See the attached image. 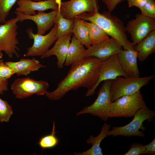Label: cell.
Listing matches in <instances>:
<instances>
[{
	"label": "cell",
	"instance_id": "cell-30",
	"mask_svg": "<svg viewBox=\"0 0 155 155\" xmlns=\"http://www.w3.org/2000/svg\"><path fill=\"white\" fill-rule=\"evenodd\" d=\"M145 146L140 143L132 144L129 150L124 154V155H140L144 154Z\"/></svg>",
	"mask_w": 155,
	"mask_h": 155
},
{
	"label": "cell",
	"instance_id": "cell-26",
	"mask_svg": "<svg viewBox=\"0 0 155 155\" xmlns=\"http://www.w3.org/2000/svg\"><path fill=\"white\" fill-rule=\"evenodd\" d=\"M13 114L11 106L7 101L0 98V122H8Z\"/></svg>",
	"mask_w": 155,
	"mask_h": 155
},
{
	"label": "cell",
	"instance_id": "cell-23",
	"mask_svg": "<svg viewBox=\"0 0 155 155\" xmlns=\"http://www.w3.org/2000/svg\"><path fill=\"white\" fill-rule=\"evenodd\" d=\"M61 5H58V11L57 16V38L72 33L74 19H68L63 16L60 12Z\"/></svg>",
	"mask_w": 155,
	"mask_h": 155
},
{
	"label": "cell",
	"instance_id": "cell-6",
	"mask_svg": "<svg viewBox=\"0 0 155 155\" xmlns=\"http://www.w3.org/2000/svg\"><path fill=\"white\" fill-rule=\"evenodd\" d=\"M155 116V112L146 106L139 109L134 115L132 121L127 125L121 127H114L109 130L107 135L117 136H137L143 137L144 133L140 130L143 127V123L145 120L150 119Z\"/></svg>",
	"mask_w": 155,
	"mask_h": 155
},
{
	"label": "cell",
	"instance_id": "cell-12",
	"mask_svg": "<svg viewBox=\"0 0 155 155\" xmlns=\"http://www.w3.org/2000/svg\"><path fill=\"white\" fill-rule=\"evenodd\" d=\"M129 76L122 69L119 62L117 54L111 56L107 60L103 62L98 81L91 90L87 91L85 96L88 97L92 95L95 90L102 82L108 80H113L117 77Z\"/></svg>",
	"mask_w": 155,
	"mask_h": 155
},
{
	"label": "cell",
	"instance_id": "cell-28",
	"mask_svg": "<svg viewBox=\"0 0 155 155\" xmlns=\"http://www.w3.org/2000/svg\"><path fill=\"white\" fill-rule=\"evenodd\" d=\"M142 15L155 19V1L148 0L145 4L140 9Z\"/></svg>",
	"mask_w": 155,
	"mask_h": 155
},
{
	"label": "cell",
	"instance_id": "cell-36",
	"mask_svg": "<svg viewBox=\"0 0 155 155\" xmlns=\"http://www.w3.org/2000/svg\"><path fill=\"white\" fill-rule=\"evenodd\" d=\"M32 1H44L47 0H32Z\"/></svg>",
	"mask_w": 155,
	"mask_h": 155
},
{
	"label": "cell",
	"instance_id": "cell-18",
	"mask_svg": "<svg viewBox=\"0 0 155 155\" xmlns=\"http://www.w3.org/2000/svg\"><path fill=\"white\" fill-rule=\"evenodd\" d=\"M5 63L13 69L18 76H26L32 72L38 71L40 68L46 67L34 58L21 59L17 61Z\"/></svg>",
	"mask_w": 155,
	"mask_h": 155
},
{
	"label": "cell",
	"instance_id": "cell-1",
	"mask_svg": "<svg viewBox=\"0 0 155 155\" xmlns=\"http://www.w3.org/2000/svg\"><path fill=\"white\" fill-rule=\"evenodd\" d=\"M103 62L93 57L83 59L71 65L66 77L58 84L54 91H47L45 95L49 100H58L72 90L80 87L92 89L98 80Z\"/></svg>",
	"mask_w": 155,
	"mask_h": 155
},
{
	"label": "cell",
	"instance_id": "cell-13",
	"mask_svg": "<svg viewBox=\"0 0 155 155\" xmlns=\"http://www.w3.org/2000/svg\"><path fill=\"white\" fill-rule=\"evenodd\" d=\"M58 11V9L53 10L48 13L37 11V13L34 15H27L16 11L14 13L19 22L26 20L33 21L37 26L36 33L44 35L47 31L53 28L57 22Z\"/></svg>",
	"mask_w": 155,
	"mask_h": 155
},
{
	"label": "cell",
	"instance_id": "cell-17",
	"mask_svg": "<svg viewBox=\"0 0 155 155\" xmlns=\"http://www.w3.org/2000/svg\"><path fill=\"white\" fill-rule=\"evenodd\" d=\"M137 52L135 50H123L122 49L117 54L121 67L129 76L140 77L137 63Z\"/></svg>",
	"mask_w": 155,
	"mask_h": 155
},
{
	"label": "cell",
	"instance_id": "cell-20",
	"mask_svg": "<svg viewBox=\"0 0 155 155\" xmlns=\"http://www.w3.org/2000/svg\"><path fill=\"white\" fill-rule=\"evenodd\" d=\"M84 46L73 34L64 65L69 66L83 59L86 50Z\"/></svg>",
	"mask_w": 155,
	"mask_h": 155
},
{
	"label": "cell",
	"instance_id": "cell-24",
	"mask_svg": "<svg viewBox=\"0 0 155 155\" xmlns=\"http://www.w3.org/2000/svg\"><path fill=\"white\" fill-rule=\"evenodd\" d=\"M84 22L88 28L91 45L109 38V36L96 24L84 20Z\"/></svg>",
	"mask_w": 155,
	"mask_h": 155
},
{
	"label": "cell",
	"instance_id": "cell-35",
	"mask_svg": "<svg viewBox=\"0 0 155 155\" xmlns=\"http://www.w3.org/2000/svg\"><path fill=\"white\" fill-rule=\"evenodd\" d=\"M3 55L2 53V52L0 51V59H1Z\"/></svg>",
	"mask_w": 155,
	"mask_h": 155
},
{
	"label": "cell",
	"instance_id": "cell-15",
	"mask_svg": "<svg viewBox=\"0 0 155 155\" xmlns=\"http://www.w3.org/2000/svg\"><path fill=\"white\" fill-rule=\"evenodd\" d=\"M18 7L16 11L27 15H34L36 11H44L51 9L57 10L58 5L56 0L35 1L32 0H19L16 2Z\"/></svg>",
	"mask_w": 155,
	"mask_h": 155
},
{
	"label": "cell",
	"instance_id": "cell-4",
	"mask_svg": "<svg viewBox=\"0 0 155 155\" xmlns=\"http://www.w3.org/2000/svg\"><path fill=\"white\" fill-rule=\"evenodd\" d=\"M154 77V75L143 77H117L112 80L110 86L112 102L121 96L131 95L140 90Z\"/></svg>",
	"mask_w": 155,
	"mask_h": 155
},
{
	"label": "cell",
	"instance_id": "cell-22",
	"mask_svg": "<svg viewBox=\"0 0 155 155\" xmlns=\"http://www.w3.org/2000/svg\"><path fill=\"white\" fill-rule=\"evenodd\" d=\"M72 33L76 38L87 48L91 46L87 27L84 20L78 16L74 18Z\"/></svg>",
	"mask_w": 155,
	"mask_h": 155
},
{
	"label": "cell",
	"instance_id": "cell-33",
	"mask_svg": "<svg viewBox=\"0 0 155 155\" xmlns=\"http://www.w3.org/2000/svg\"><path fill=\"white\" fill-rule=\"evenodd\" d=\"M144 154L155 155V138L150 143L145 145Z\"/></svg>",
	"mask_w": 155,
	"mask_h": 155
},
{
	"label": "cell",
	"instance_id": "cell-3",
	"mask_svg": "<svg viewBox=\"0 0 155 155\" xmlns=\"http://www.w3.org/2000/svg\"><path fill=\"white\" fill-rule=\"evenodd\" d=\"M112 80L103 81L97 93V97L91 105L77 113L76 115L89 114L106 121L109 118L111 97L110 91Z\"/></svg>",
	"mask_w": 155,
	"mask_h": 155
},
{
	"label": "cell",
	"instance_id": "cell-19",
	"mask_svg": "<svg viewBox=\"0 0 155 155\" xmlns=\"http://www.w3.org/2000/svg\"><path fill=\"white\" fill-rule=\"evenodd\" d=\"M111 125L105 123L102 126L101 131L98 135L94 137L90 135L86 141L88 144H92V146L88 150L82 152H74L76 155H102L100 144L102 141L108 136L107 133L110 130Z\"/></svg>",
	"mask_w": 155,
	"mask_h": 155
},
{
	"label": "cell",
	"instance_id": "cell-21",
	"mask_svg": "<svg viewBox=\"0 0 155 155\" xmlns=\"http://www.w3.org/2000/svg\"><path fill=\"white\" fill-rule=\"evenodd\" d=\"M138 53L137 59L140 62L145 60L148 57L155 52V30L134 46Z\"/></svg>",
	"mask_w": 155,
	"mask_h": 155
},
{
	"label": "cell",
	"instance_id": "cell-34",
	"mask_svg": "<svg viewBox=\"0 0 155 155\" xmlns=\"http://www.w3.org/2000/svg\"><path fill=\"white\" fill-rule=\"evenodd\" d=\"M8 80H4L0 78V94H4L8 90Z\"/></svg>",
	"mask_w": 155,
	"mask_h": 155
},
{
	"label": "cell",
	"instance_id": "cell-7",
	"mask_svg": "<svg viewBox=\"0 0 155 155\" xmlns=\"http://www.w3.org/2000/svg\"><path fill=\"white\" fill-rule=\"evenodd\" d=\"M18 22L16 17L6 20L0 25V51H3L10 58L13 55L18 57L20 49L17 45L19 41L18 34Z\"/></svg>",
	"mask_w": 155,
	"mask_h": 155
},
{
	"label": "cell",
	"instance_id": "cell-10",
	"mask_svg": "<svg viewBox=\"0 0 155 155\" xmlns=\"http://www.w3.org/2000/svg\"><path fill=\"white\" fill-rule=\"evenodd\" d=\"M134 46L150 32L155 30V19L137 14L134 19L129 21L125 26Z\"/></svg>",
	"mask_w": 155,
	"mask_h": 155
},
{
	"label": "cell",
	"instance_id": "cell-11",
	"mask_svg": "<svg viewBox=\"0 0 155 155\" xmlns=\"http://www.w3.org/2000/svg\"><path fill=\"white\" fill-rule=\"evenodd\" d=\"M99 9L98 0H70L61 2L60 12L65 18L73 19L81 13L93 14Z\"/></svg>",
	"mask_w": 155,
	"mask_h": 155
},
{
	"label": "cell",
	"instance_id": "cell-32",
	"mask_svg": "<svg viewBox=\"0 0 155 155\" xmlns=\"http://www.w3.org/2000/svg\"><path fill=\"white\" fill-rule=\"evenodd\" d=\"M128 7H136L139 9L142 7L147 2L148 0H126Z\"/></svg>",
	"mask_w": 155,
	"mask_h": 155
},
{
	"label": "cell",
	"instance_id": "cell-9",
	"mask_svg": "<svg viewBox=\"0 0 155 155\" xmlns=\"http://www.w3.org/2000/svg\"><path fill=\"white\" fill-rule=\"evenodd\" d=\"M57 24L55 23L49 32L46 35L35 34L32 28H28L26 32L29 38L33 40L32 46L27 49L26 56H41L47 51L57 39L56 36Z\"/></svg>",
	"mask_w": 155,
	"mask_h": 155
},
{
	"label": "cell",
	"instance_id": "cell-31",
	"mask_svg": "<svg viewBox=\"0 0 155 155\" xmlns=\"http://www.w3.org/2000/svg\"><path fill=\"white\" fill-rule=\"evenodd\" d=\"M123 0H101L102 2L106 6L108 11L111 12L113 11Z\"/></svg>",
	"mask_w": 155,
	"mask_h": 155
},
{
	"label": "cell",
	"instance_id": "cell-29",
	"mask_svg": "<svg viewBox=\"0 0 155 155\" xmlns=\"http://www.w3.org/2000/svg\"><path fill=\"white\" fill-rule=\"evenodd\" d=\"M15 74L13 69L3 61L0 59V78L4 80H8Z\"/></svg>",
	"mask_w": 155,
	"mask_h": 155
},
{
	"label": "cell",
	"instance_id": "cell-2",
	"mask_svg": "<svg viewBox=\"0 0 155 155\" xmlns=\"http://www.w3.org/2000/svg\"><path fill=\"white\" fill-rule=\"evenodd\" d=\"M77 16L98 25L108 36L118 42L124 49L135 50V46L128 39L123 22L111 12L104 11L100 13L98 12L93 14L83 13Z\"/></svg>",
	"mask_w": 155,
	"mask_h": 155
},
{
	"label": "cell",
	"instance_id": "cell-5",
	"mask_svg": "<svg viewBox=\"0 0 155 155\" xmlns=\"http://www.w3.org/2000/svg\"><path fill=\"white\" fill-rule=\"evenodd\" d=\"M140 90L121 96L112 102L109 117H132L140 108L146 106Z\"/></svg>",
	"mask_w": 155,
	"mask_h": 155
},
{
	"label": "cell",
	"instance_id": "cell-25",
	"mask_svg": "<svg viewBox=\"0 0 155 155\" xmlns=\"http://www.w3.org/2000/svg\"><path fill=\"white\" fill-rule=\"evenodd\" d=\"M56 133L54 121L51 133L43 136L40 139L38 143L39 146L43 150L52 148L56 146L59 142V140L56 135Z\"/></svg>",
	"mask_w": 155,
	"mask_h": 155
},
{
	"label": "cell",
	"instance_id": "cell-8",
	"mask_svg": "<svg viewBox=\"0 0 155 155\" xmlns=\"http://www.w3.org/2000/svg\"><path fill=\"white\" fill-rule=\"evenodd\" d=\"M49 86L47 81L37 80L27 77L16 79L11 84V88L16 98L23 99L33 95H45Z\"/></svg>",
	"mask_w": 155,
	"mask_h": 155
},
{
	"label": "cell",
	"instance_id": "cell-14",
	"mask_svg": "<svg viewBox=\"0 0 155 155\" xmlns=\"http://www.w3.org/2000/svg\"><path fill=\"white\" fill-rule=\"evenodd\" d=\"M122 47L121 44L115 39L112 38H109L92 45L86 50L85 58L94 57L103 62L113 55L117 54Z\"/></svg>",
	"mask_w": 155,
	"mask_h": 155
},
{
	"label": "cell",
	"instance_id": "cell-16",
	"mask_svg": "<svg viewBox=\"0 0 155 155\" xmlns=\"http://www.w3.org/2000/svg\"><path fill=\"white\" fill-rule=\"evenodd\" d=\"M73 34L70 33L58 38L54 46L40 56L44 59L54 55L57 58L59 68H62L66 59L68 49Z\"/></svg>",
	"mask_w": 155,
	"mask_h": 155
},
{
	"label": "cell",
	"instance_id": "cell-27",
	"mask_svg": "<svg viewBox=\"0 0 155 155\" xmlns=\"http://www.w3.org/2000/svg\"><path fill=\"white\" fill-rule=\"evenodd\" d=\"M19 0H0V23H4L14 5Z\"/></svg>",
	"mask_w": 155,
	"mask_h": 155
}]
</instances>
